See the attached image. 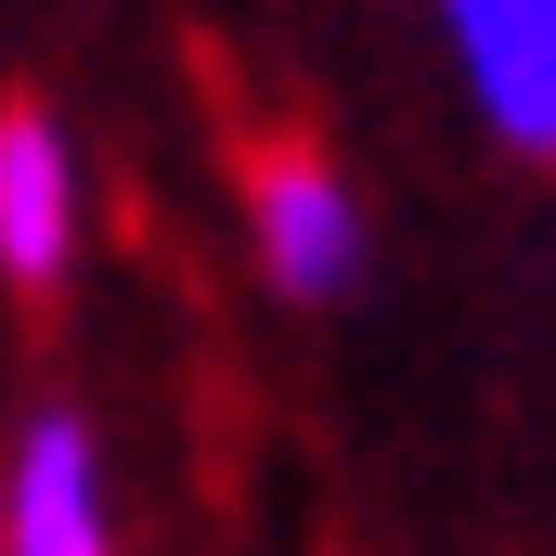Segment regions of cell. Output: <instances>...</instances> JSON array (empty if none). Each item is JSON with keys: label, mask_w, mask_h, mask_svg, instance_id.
<instances>
[{"label": "cell", "mask_w": 556, "mask_h": 556, "mask_svg": "<svg viewBox=\"0 0 556 556\" xmlns=\"http://www.w3.org/2000/svg\"><path fill=\"white\" fill-rule=\"evenodd\" d=\"M247 260L285 311H337L363 285V194L324 142H298V130L247 142Z\"/></svg>", "instance_id": "cell-1"}, {"label": "cell", "mask_w": 556, "mask_h": 556, "mask_svg": "<svg viewBox=\"0 0 556 556\" xmlns=\"http://www.w3.org/2000/svg\"><path fill=\"white\" fill-rule=\"evenodd\" d=\"M427 26H440L466 117L505 155L556 168V0H427Z\"/></svg>", "instance_id": "cell-2"}, {"label": "cell", "mask_w": 556, "mask_h": 556, "mask_svg": "<svg viewBox=\"0 0 556 556\" xmlns=\"http://www.w3.org/2000/svg\"><path fill=\"white\" fill-rule=\"evenodd\" d=\"M0 556H117V479H104V427L78 402L0 440Z\"/></svg>", "instance_id": "cell-3"}, {"label": "cell", "mask_w": 556, "mask_h": 556, "mask_svg": "<svg viewBox=\"0 0 556 556\" xmlns=\"http://www.w3.org/2000/svg\"><path fill=\"white\" fill-rule=\"evenodd\" d=\"M91 247V168L39 104H0V285L52 298Z\"/></svg>", "instance_id": "cell-4"}]
</instances>
